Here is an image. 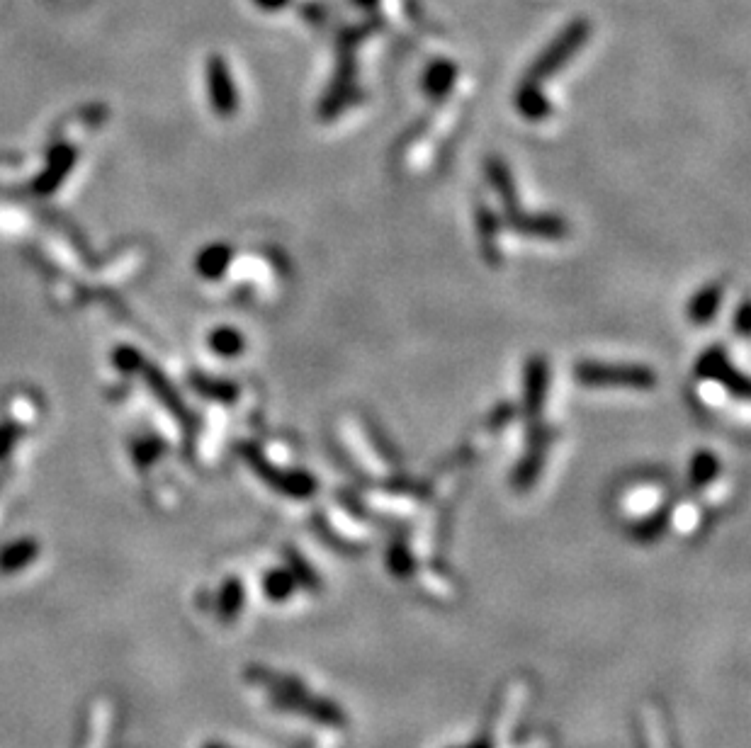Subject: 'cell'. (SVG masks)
I'll list each match as a JSON object with an SVG mask.
<instances>
[{"mask_svg": "<svg viewBox=\"0 0 751 748\" xmlns=\"http://www.w3.org/2000/svg\"><path fill=\"white\" fill-rule=\"evenodd\" d=\"M671 525L681 532V535H693L700 527V510L698 506H681V510H674Z\"/></svg>", "mask_w": 751, "mask_h": 748, "instance_id": "25", "label": "cell"}, {"mask_svg": "<svg viewBox=\"0 0 751 748\" xmlns=\"http://www.w3.org/2000/svg\"><path fill=\"white\" fill-rule=\"evenodd\" d=\"M73 163H76V149H71L69 144H56L49 151L47 168H44V173L39 175V180L35 183V190L39 195H49V192H54L56 187L64 183Z\"/></svg>", "mask_w": 751, "mask_h": 748, "instance_id": "7", "label": "cell"}, {"mask_svg": "<svg viewBox=\"0 0 751 748\" xmlns=\"http://www.w3.org/2000/svg\"><path fill=\"white\" fill-rule=\"evenodd\" d=\"M389 569H392V574L399 578H409L416 574L414 552H411L404 542H397L392 549H389Z\"/></svg>", "mask_w": 751, "mask_h": 748, "instance_id": "22", "label": "cell"}, {"mask_svg": "<svg viewBox=\"0 0 751 748\" xmlns=\"http://www.w3.org/2000/svg\"><path fill=\"white\" fill-rule=\"evenodd\" d=\"M248 678L256 685L268 688L270 697H273V705L282 707V710L307 714V717L324 724V727H346V712L338 705H333L331 700H326V697L312 693L299 678L287 676V673L270 671V668H251Z\"/></svg>", "mask_w": 751, "mask_h": 748, "instance_id": "1", "label": "cell"}, {"mask_svg": "<svg viewBox=\"0 0 751 748\" xmlns=\"http://www.w3.org/2000/svg\"><path fill=\"white\" fill-rule=\"evenodd\" d=\"M195 387L200 389L202 396H214V399L222 401H234L236 399V387L231 382H214V379H200L195 377Z\"/></svg>", "mask_w": 751, "mask_h": 748, "instance_id": "24", "label": "cell"}, {"mask_svg": "<svg viewBox=\"0 0 751 748\" xmlns=\"http://www.w3.org/2000/svg\"><path fill=\"white\" fill-rule=\"evenodd\" d=\"M297 581L290 569H273L263 576V593L268 595L273 603H282L295 593Z\"/></svg>", "mask_w": 751, "mask_h": 748, "instance_id": "19", "label": "cell"}, {"mask_svg": "<svg viewBox=\"0 0 751 748\" xmlns=\"http://www.w3.org/2000/svg\"><path fill=\"white\" fill-rule=\"evenodd\" d=\"M244 605H246V588H244V583H241V578H236V576L227 578L217 595L219 617L227 622L236 620V617L241 615V610H244Z\"/></svg>", "mask_w": 751, "mask_h": 748, "instance_id": "14", "label": "cell"}, {"mask_svg": "<svg viewBox=\"0 0 751 748\" xmlns=\"http://www.w3.org/2000/svg\"><path fill=\"white\" fill-rule=\"evenodd\" d=\"M717 472H720V462H717L715 455L710 452H698L696 457L691 459V472H688V481L696 489H703V486H710L717 479Z\"/></svg>", "mask_w": 751, "mask_h": 748, "instance_id": "20", "label": "cell"}, {"mask_svg": "<svg viewBox=\"0 0 751 748\" xmlns=\"http://www.w3.org/2000/svg\"><path fill=\"white\" fill-rule=\"evenodd\" d=\"M749 311H747V306H742V309H739V319H737V326H739V333H742V336H747V331H749Z\"/></svg>", "mask_w": 751, "mask_h": 748, "instance_id": "29", "label": "cell"}, {"mask_svg": "<svg viewBox=\"0 0 751 748\" xmlns=\"http://www.w3.org/2000/svg\"><path fill=\"white\" fill-rule=\"evenodd\" d=\"M479 234H482V248L484 253H487L489 260H496V217L489 212V209L482 207V212H479Z\"/></svg>", "mask_w": 751, "mask_h": 748, "instance_id": "23", "label": "cell"}, {"mask_svg": "<svg viewBox=\"0 0 751 748\" xmlns=\"http://www.w3.org/2000/svg\"><path fill=\"white\" fill-rule=\"evenodd\" d=\"M205 748H229V746H224V744H207Z\"/></svg>", "mask_w": 751, "mask_h": 748, "instance_id": "31", "label": "cell"}, {"mask_svg": "<svg viewBox=\"0 0 751 748\" xmlns=\"http://www.w3.org/2000/svg\"><path fill=\"white\" fill-rule=\"evenodd\" d=\"M37 557H39V542L30 540V537H22V540L5 544V547L0 549V574L3 576L20 574V571H25Z\"/></svg>", "mask_w": 751, "mask_h": 748, "instance_id": "9", "label": "cell"}, {"mask_svg": "<svg viewBox=\"0 0 751 748\" xmlns=\"http://www.w3.org/2000/svg\"><path fill=\"white\" fill-rule=\"evenodd\" d=\"M207 343H210L214 355H219V357H239L246 348V338L241 336L239 328H234V326L214 328V331L210 333V338H207Z\"/></svg>", "mask_w": 751, "mask_h": 748, "instance_id": "17", "label": "cell"}, {"mask_svg": "<svg viewBox=\"0 0 751 748\" xmlns=\"http://www.w3.org/2000/svg\"><path fill=\"white\" fill-rule=\"evenodd\" d=\"M487 175H489L491 187H494L496 195L501 197V202H504V207L508 209V214L516 212V209H518L516 185H513L511 170H508L506 163L501 161V158L491 156L487 161Z\"/></svg>", "mask_w": 751, "mask_h": 748, "instance_id": "12", "label": "cell"}, {"mask_svg": "<svg viewBox=\"0 0 751 748\" xmlns=\"http://www.w3.org/2000/svg\"><path fill=\"white\" fill-rule=\"evenodd\" d=\"M574 377L586 387H628L652 389L657 374L642 365H613V362H581Z\"/></svg>", "mask_w": 751, "mask_h": 748, "instance_id": "3", "label": "cell"}, {"mask_svg": "<svg viewBox=\"0 0 751 748\" xmlns=\"http://www.w3.org/2000/svg\"><path fill=\"white\" fill-rule=\"evenodd\" d=\"M421 591L433 600H455L457 598V588L455 583L450 581L448 576L440 574V571H428L421 578Z\"/></svg>", "mask_w": 751, "mask_h": 748, "instance_id": "21", "label": "cell"}, {"mask_svg": "<svg viewBox=\"0 0 751 748\" xmlns=\"http://www.w3.org/2000/svg\"><path fill=\"white\" fill-rule=\"evenodd\" d=\"M353 3L358 5V8H372V5H375L377 0H353Z\"/></svg>", "mask_w": 751, "mask_h": 748, "instance_id": "30", "label": "cell"}, {"mask_svg": "<svg viewBox=\"0 0 751 748\" xmlns=\"http://www.w3.org/2000/svg\"><path fill=\"white\" fill-rule=\"evenodd\" d=\"M511 217V224L516 226L518 231H523L525 236L530 238H564L567 236V224H564L559 217H552V214H521L513 212L508 214Z\"/></svg>", "mask_w": 751, "mask_h": 748, "instance_id": "8", "label": "cell"}, {"mask_svg": "<svg viewBox=\"0 0 751 748\" xmlns=\"http://www.w3.org/2000/svg\"><path fill=\"white\" fill-rule=\"evenodd\" d=\"M516 107L528 119H545L550 115V102L542 95L540 83L525 81L516 93Z\"/></svg>", "mask_w": 751, "mask_h": 748, "instance_id": "16", "label": "cell"}, {"mask_svg": "<svg viewBox=\"0 0 751 748\" xmlns=\"http://www.w3.org/2000/svg\"><path fill=\"white\" fill-rule=\"evenodd\" d=\"M256 3V8L265 10V13H275V10H282L290 5V0H253Z\"/></svg>", "mask_w": 751, "mask_h": 748, "instance_id": "27", "label": "cell"}, {"mask_svg": "<svg viewBox=\"0 0 751 748\" xmlns=\"http://www.w3.org/2000/svg\"><path fill=\"white\" fill-rule=\"evenodd\" d=\"M720 302H722V287L720 285L703 287L696 294V297L691 299V304H688V319H691L693 323H698V326H703V323H710L715 319L717 309H720Z\"/></svg>", "mask_w": 751, "mask_h": 748, "instance_id": "15", "label": "cell"}, {"mask_svg": "<svg viewBox=\"0 0 751 748\" xmlns=\"http://www.w3.org/2000/svg\"><path fill=\"white\" fill-rule=\"evenodd\" d=\"M115 365L120 367L124 374H132L137 372V367L141 365V355L134 348H120L115 353Z\"/></svg>", "mask_w": 751, "mask_h": 748, "instance_id": "26", "label": "cell"}, {"mask_svg": "<svg viewBox=\"0 0 751 748\" xmlns=\"http://www.w3.org/2000/svg\"><path fill=\"white\" fill-rule=\"evenodd\" d=\"M455 78H457V66L453 64V61L443 59V61H436V64L428 68L426 78H423V85H426V90L433 95V98H443V95H448L450 88L455 85Z\"/></svg>", "mask_w": 751, "mask_h": 748, "instance_id": "18", "label": "cell"}, {"mask_svg": "<svg viewBox=\"0 0 751 748\" xmlns=\"http://www.w3.org/2000/svg\"><path fill=\"white\" fill-rule=\"evenodd\" d=\"M207 76V90H210V102L212 110L219 117H231L239 110V90H236L234 76H231V68L227 59L219 54H212L207 59L205 66Z\"/></svg>", "mask_w": 751, "mask_h": 748, "instance_id": "5", "label": "cell"}, {"mask_svg": "<svg viewBox=\"0 0 751 748\" xmlns=\"http://www.w3.org/2000/svg\"><path fill=\"white\" fill-rule=\"evenodd\" d=\"M640 734L642 748H671L669 731L657 705H645L640 710Z\"/></svg>", "mask_w": 751, "mask_h": 748, "instance_id": "11", "label": "cell"}, {"mask_svg": "<svg viewBox=\"0 0 751 748\" xmlns=\"http://www.w3.org/2000/svg\"><path fill=\"white\" fill-rule=\"evenodd\" d=\"M547 396V362L542 357H533L525 370V406L528 413H540Z\"/></svg>", "mask_w": 751, "mask_h": 748, "instance_id": "10", "label": "cell"}, {"mask_svg": "<svg viewBox=\"0 0 751 748\" xmlns=\"http://www.w3.org/2000/svg\"><path fill=\"white\" fill-rule=\"evenodd\" d=\"M231 248L224 246V243H212V246L202 248L200 255H197L195 268L200 272L205 280H222L224 272L231 265Z\"/></svg>", "mask_w": 751, "mask_h": 748, "instance_id": "13", "label": "cell"}, {"mask_svg": "<svg viewBox=\"0 0 751 748\" xmlns=\"http://www.w3.org/2000/svg\"><path fill=\"white\" fill-rule=\"evenodd\" d=\"M698 374L705 379H715V382H722L727 389H732V394H737L739 399H747L749 394V384L742 374L734 372V367H730L727 362L725 353L722 348H710L708 353L698 360Z\"/></svg>", "mask_w": 751, "mask_h": 748, "instance_id": "6", "label": "cell"}, {"mask_svg": "<svg viewBox=\"0 0 751 748\" xmlns=\"http://www.w3.org/2000/svg\"><path fill=\"white\" fill-rule=\"evenodd\" d=\"M13 433L10 430H0V457H5L10 452V447H13Z\"/></svg>", "mask_w": 751, "mask_h": 748, "instance_id": "28", "label": "cell"}, {"mask_svg": "<svg viewBox=\"0 0 751 748\" xmlns=\"http://www.w3.org/2000/svg\"><path fill=\"white\" fill-rule=\"evenodd\" d=\"M244 457L253 467V472L261 476L263 481H268L275 491L285 493V496H290V498H312L316 493V479L312 474L297 472V469L285 472V469L273 467V464L265 462V459L253 450V447H246Z\"/></svg>", "mask_w": 751, "mask_h": 748, "instance_id": "4", "label": "cell"}, {"mask_svg": "<svg viewBox=\"0 0 751 748\" xmlns=\"http://www.w3.org/2000/svg\"><path fill=\"white\" fill-rule=\"evenodd\" d=\"M589 34H591V25L586 20L569 22V25L564 27V30L559 32L550 44H547L545 51H542L538 59L533 61V66H530L528 73H525V81L542 83L550 76H555L557 71H562V68L569 64V59H572V56L584 47Z\"/></svg>", "mask_w": 751, "mask_h": 748, "instance_id": "2", "label": "cell"}]
</instances>
